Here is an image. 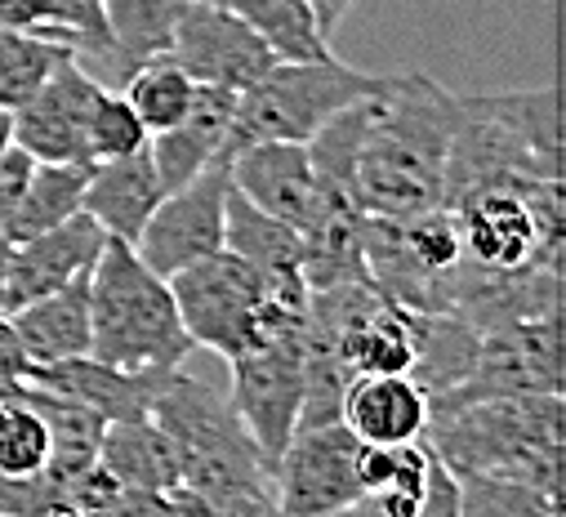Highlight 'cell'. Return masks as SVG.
I'll return each instance as SVG.
<instances>
[{"mask_svg":"<svg viewBox=\"0 0 566 517\" xmlns=\"http://www.w3.org/2000/svg\"><path fill=\"white\" fill-rule=\"evenodd\" d=\"M460 94L433 76H388L370 98L353 161V201L361 214H419L447 197V157Z\"/></svg>","mask_w":566,"mask_h":517,"instance_id":"cell-1","label":"cell"},{"mask_svg":"<svg viewBox=\"0 0 566 517\" xmlns=\"http://www.w3.org/2000/svg\"><path fill=\"white\" fill-rule=\"evenodd\" d=\"M148 415L170 437L179 486L197 495L201 513H276L272 464L241 424L228 398V379L192 374L184 361L166 374Z\"/></svg>","mask_w":566,"mask_h":517,"instance_id":"cell-2","label":"cell"},{"mask_svg":"<svg viewBox=\"0 0 566 517\" xmlns=\"http://www.w3.org/2000/svg\"><path fill=\"white\" fill-rule=\"evenodd\" d=\"M423 442L455 477H509L562 495V393H509L429 407Z\"/></svg>","mask_w":566,"mask_h":517,"instance_id":"cell-3","label":"cell"},{"mask_svg":"<svg viewBox=\"0 0 566 517\" xmlns=\"http://www.w3.org/2000/svg\"><path fill=\"white\" fill-rule=\"evenodd\" d=\"M166 282L188 339L219 361H232L259 339L308 321L304 273H259L232 250H214Z\"/></svg>","mask_w":566,"mask_h":517,"instance_id":"cell-4","label":"cell"},{"mask_svg":"<svg viewBox=\"0 0 566 517\" xmlns=\"http://www.w3.org/2000/svg\"><path fill=\"white\" fill-rule=\"evenodd\" d=\"M460 219L464 241V277L469 282H509L562 273V236H566V201L562 179H491L464 188L447 201ZM455 291V299H460Z\"/></svg>","mask_w":566,"mask_h":517,"instance_id":"cell-5","label":"cell"},{"mask_svg":"<svg viewBox=\"0 0 566 517\" xmlns=\"http://www.w3.org/2000/svg\"><path fill=\"white\" fill-rule=\"evenodd\" d=\"M197 352L170 282L107 236L90 268V357L120 370H175Z\"/></svg>","mask_w":566,"mask_h":517,"instance_id":"cell-6","label":"cell"},{"mask_svg":"<svg viewBox=\"0 0 566 517\" xmlns=\"http://www.w3.org/2000/svg\"><path fill=\"white\" fill-rule=\"evenodd\" d=\"M562 179L557 148V94L553 89H504L460 94V116L447 157V197L491 179Z\"/></svg>","mask_w":566,"mask_h":517,"instance_id":"cell-7","label":"cell"},{"mask_svg":"<svg viewBox=\"0 0 566 517\" xmlns=\"http://www.w3.org/2000/svg\"><path fill=\"white\" fill-rule=\"evenodd\" d=\"M388 76L361 72L331 59H308V63H272L250 89L237 94V116H232V144H263V139H291L308 144L317 129L339 116L344 107L370 98L384 89Z\"/></svg>","mask_w":566,"mask_h":517,"instance_id":"cell-8","label":"cell"},{"mask_svg":"<svg viewBox=\"0 0 566 517\" xmlns=\"http://www.w3.org/2000/svg\"><path fill=\"white\" fill-rule=\"evenodd\" d=\"M304 330L308 321L276 330L254 348H245L241 357L223 361L228 398L268 464H276L281 446L291 442L304 411Z\"/></svg>","mask_w":566,"mask_h":517,"instance_id":"cell-9","label":"cell"},{"mask_svg":"<svg viewBox=\"0 0 566 517\" xmlns=\"http://www.w3.org/2000/svg\"><path fill=\"white\" fill-rule=\"evenodd\" d=\"M562 308L517 317L504 326H491L478 335V352L469 366V379L442 402L464 398H509V393H562Z\"/></svg>","mask_w":566,"mask_h":517,"instance_id":"cell-10","label":"cell"},{"mask_svg":"<svg viewBox=\"0 0 566 517\" xmlns=\"http://www.w3.org/2000/svg\"><path fill=\"white\" fill-rule=\"evenodd\" d=\"M357 451H361V442L339 420L295 429L272 464L276 513H286V517L353 513L361 499Z\"/></svg>","mask_w":566,"mask_h":517,"instance_id":"cell-11","label":"cell"},{"mask_svg":"<svg viewBox=\"0 0 566 517\" xmlns=\"http://www.w3.org/2000/svg\"><path fill=\"white\" fill-rule=\"evenodd\" d=\"M228 157H214L197 179L166 192L148 223L134 236V254L161 277L197 264V258L223 250V201H228Z\"/></svg>","mask_w":566,"mask_h":517,"instance_id":"cell-12","label":"cell"},{"mask_svg":"<svg viewBox=\"0 0 566 517\" xmlns=\"http://www.w3.org/2000/svg\"><path fill=\"white\" fill-rule=\"evenodd\" d=\"M192 81L201 85H223V89H250L272 63L276 54L263 45V36L232 14L223 0H197L184 14L170 50H166Z\"/></svg>","mask_w":566,"mask_h":517,"instance_id":"cell-13","label":"cell"},{"mask_svg":"<svg viewBox=\"0 0 566 517\" xmlns=\"http://www.w3.org/2000/svg\"><path fill=\"white\" fill-rule=\"evenodd\" d=\"M107 85L94 81L76 54L67 50L54 72L41 81V89L14 107V144L23 152H32L36 161H85V129H90V112L98 103Z\"/></svg>","mask_w":566,"mask_h":517,"instance_id":"cell-14","label":"cell"},{"mask_svg":"<svg viewBox=\"0 0 566 517\" xmlns=\"http://www.w3.org/2000/svg\"><path fill=\"white\" fill-rule=\"evenodd\" d=\"M228 179L245 201H254L259 210H268L276 219H286L300 232H308L322 210V188H317L308 144L263 139V144L232 148Z\"/></svg>","mask_w":566,"mask_h":517,"instance_id":"cell-15","label":"cell"},{"mask_svg":"<svg viewBox=\"0 0 566 517\" xmlns=\"http://www.w3.org/2000/svg\"><path fill=\"white\" fill-rule=\"evenodd\" d=\"M103 241H107V232L85 210L45 232L10 241V308L41 299L50 291H63L72 282H85Z\"/></svg>","mask_w":566,"mask_h":517,"instance_id":"cell-16","label":"cell"},{"mask_svg":"<svg viewBox=\"0 0 566 517\" xmlns=\"http://www.w3.org/2000/svg\"><path fill=\"white\" fill-rule=\"evenodd\" d=\"M232 116H237V89H223V85H201L192 89V103L188 112L148 135V152H153V166L166 183V192L184 188L188 179H197L214 157L232 152Z\"/></svg>","mask_w":566,"mask_h":517,"instance_id":"cell-17","label":"cell"},{"mask_svg":"<svg viewBox=\"0 0 566 517\" xmlns=\"http://www.w3.org/2000/svg\"><path fill=\"white\" fill-rule=\"evenodd\" d=\"M170 370H120V366H107L90 352L81 357H67V361H45V366H32L28 379L32 383H45L63 398H76L81 407L98 411L103 420H138L153 411V398L161 393Z\"/></svg>","mask_w":566,"mask_h":517,"instance_id":"cell-18","label":"cell"},{"mask_svg":"<svg viewBox=\"0 0 566 517\" xmlns=\"http://www.w3.org/2000/svg\"><path fill=\"white\" fill-rule=\"evenodd\" d=\"M339 424L357 442H379V446L419 442L423 429H429V393L410 374H392V370L353 374L339 398Z\"/></svg>","mask_w":566,"mask_h":517,"instance_id":"cell-19","label":"cell"},{"mask_svg":"<svg viewBox=\"0 0 566 517\" xmlns=\"http://www.w3.org/2000/svg\"><path fill=\"white\" fill-rule=\"evenodd\" d=\"M166 197V183L153 166V152L148 144L129 152V157H112V161H94L90 166V179H85V197H81V210L116 241H129L138 236V228L148 223V214L157 210V201Z\"/></svg>","mask_w":566,"mask_h":517,"instance_id":"cell-20","label":"cell"},{"mask_svg":"<svg viewBox=\"0 0 566 517\" xmlns=\"http://www.w3.org/2000/svg\"><path fill=\"white\" fill-rule=\"evenodd\" d=\"M10 326L28 348L32 366L90 352V277L10 308Z\"/></svg>","mask_w":566,"mask_h":517,"instance_id":"cell-21","label":"cell"},{"mask_svg":"<svg viewBox=\"0 0 566 517\" xmlns=\"http://www.w3.org/2000/svg\"><path fill=\"white\" fill-rule=\"evenodd\" d=\"M429 442H361L357 451V477L361 499L353 513H379V517H419L423 477H429Z\"/></svg>","mask_w":566,"mask_h":517,"instance_id":"cell-22","label":"cell"},{"mask_svg":"<svg viewBox=\"0 0 566 517\" xmlns=\"http://www.w3.org/2000/svg\"><path fill=\"white\" fill-rule=\"evenodd\" d=\"M98 464L125 486V490H148L170 495L179 486V460L170 437L157 429L153 415L138 420H107L98 442Z\"/></svg>","mask_w":566,"mask_h":517,"instance_id":"cell-23","label":"cell"},{"mask_svg":"<svg viewBox=\"0 0 566 517\" xmlns=\"http://www.w3.org/2000/svg\"><path fill=\"white\" fill-rule=\"evenodd\" d=\"M14 398L28 402L41 415L45 433H50V464H45V473L67 482V477H76L81 468H90L98 460V442H103V429H107V420L98 411L81 407L76 398L54 393V388H45V383H32V379H23L14 388Z\"/></svg>","mask_w":566,"mask_h":517,"instance_id":"cell-24","label":"cell"},{"mask_svg":"<svg viewBox=\"0 0 566 517\" xmlns=\"http://www.w3.org/2000/svg\"><path fill=\"white\" fill-rule=\"evenodd\" d=\"M223 250L254 264L259 273H304V232L291 228L286 219L259 210L237 188H228V201H223Z\"/></svg>","mask_w":566,"mask_h":517,"instance_id":"cell-25","label":"cell"},{"mask_svg":"<svg viewBox=\"0 0 566 517\" xmlns=\"http://www.w3.org/2000/svg\"><path fill=\"white\" fill-rule=\"evenodd\" d=\"M85 179L90 166L85 161H36L28 175V188L10 214V223L0 228L6 241H23L32 232H45L72 214H81V197H85Z\"/></svg>","mask_w":566,"mask_h":517,"instance_id":"cell-26","label":"cell"},{"mask_svg":"<svg viewBox=\"0 0 566 517\" xmlns=\"http://www.w3.org/2000/svg\"><path fill=\"white\" fill-rule=\"evenodd\" d=\"M223 6L241 14L281 63H308L335 54L308 0H223Z\"/></svg>","mask_w":566,"mask_h":517,"instance_id":"cell-27","label":"cell"},{"mask_svg":"<svg viewBox=\"0 0 566 517\" xmlns=\"http://www.w3.org/2000/svg\"><path fill=\"white\" fill-rule=\"evenodd\" d=\"M197 0H103V19L116 50L129 63H144L170 50L184 14Z\"/></svg>","mask_w":566,"mask_h":517,"instance_id":"cell-28","label":"cell"},{"mask_svg":"<svg viewBox=\"0 0 566 517\" xmlns=\"http://www.w3.org/2000/svg\"><path fill=\"white\" fill-rule=\"evenodd\" d=\"M192 89H197V81H192L170 54H157V59L134 63V72H129L125 85H120L125 103L134 107L138 120H144L148 135H157V129L175 125V120L188 112Z\"/></svg>","mask_w":566,"mask_h":517,"instance_id":"cell-29","label":"cell"},{"mask_svg":"<svg viewBox=\"0 0 566 517\" xmlns=\"http://www.w3.org/2000/svg\"><path fill=\"white\" fill-rule=\"evenodd\" d=\"M67 50H72L67 41L45 36V32L0 28V107L14 112L19 103H28Z\"/></svg>","mask_w":566,"mask_h":517,"instance_id":"cell-30","label":"cell"},{"mask_svg":"<svg viewBox=\"0 0 566 517\" xmlns=\"http://www.w3.org/2000/svg\"><path fill=\"white\" fill-rule=\"evenodd\" d=\"M460 517H557L562 495L509 477H455Z\"/></svg>","mask_w":566,"mask_h":517,"instance_id":"cell-31","label":"cell"},{"mask_svg":"<svg viewBox=\"0 0 566 517\" xmlns=\"http://www.w3.org/2000/svg\"><path fill=\"white\" fill-rule=\"evenodd\" d=\"M50 464V433L41 415L14 393L0 398V477H32Z\"/></svg>","mask_w":566,"mask_h":517,"instance_id":"cell-32","label":"cell"},{"mask_svg":"<svg viewBox=\"0 0 566 517\" xmlns=\"http://www.w3.org/2000/svg\"><path fill=\"white\" fill-rule=\"evenodd\" d=\"M148 144V129L144 120L134 116V107L125 103L120 89H103L94 112H90V129H85V152L90 166L94 161H112V157H129Z\"/></svg>","mask_w":566,"mask_h":517,"instance_id":"cell-33","label":"cell"},{"mask_svg":"<svg viewBox=\"0 0 566 517\" xmlns=\"http://www.w3.org/2000/svg\"><path fill=\"white\" fill-rule=\"evenodd\" d=\"M429 451H433V446H429ZM419 517H460V482H455V473L438 460V451L429 455V477H423Z\"/></svg>","mask_w":566,"mask_h":517,"instance_id":"cell-34","label":"cell"},{"mask_svg":"<svg viewBox=\"0 0 566 517\" xmlns=\"http://www.w3.org/2000/svg\"><path fill=\"white\" fill-rule=\"evenodd\" d=\"M32 166H36V157L23 152L19 144H10L6 152H0V228L10 223V214H14V205H19L23 188H28Z\"/></svg>","mask_w":566,"mask_h":517,"instance_id":"cell-35","label":"cell"},{"mask_svg":"<svg viewBox=\"0 0 566 517\" xmlns=\"http://www.w3.org/2000/svg\"><path fill=\"white\" fill-rule=\"evenodd\" d=\"M28 370H32V357L19 344V335L10 326V313H0V398L14 393V388L28 379Z\"/></svg>","mask_w":566,"mask_h":517,"instance_id":"cell-36","label":"cell"},{"mask_svg":"<svg viewBox=\"0 0 566 517\" xmlns=\"http://www.w3.org/2000/svg\"><path fill=\"white\" fill-rule=\"evenodd\" d=\"M313 6V14H317V23H322V32L326 36H335V28L348 19V10H353V0H308Z\"/></svg>","mask_w":566,"mask_h":517,"instance_id":"cell-37","label":"cell"},{"mask_svg":"<svg viewBox=\"0 0 566 517\" xmlns=\"http://www.w3.org/2000/svg\"><path fill=\"white\" fill-rule=\"evenodd\" d=\"M0 313H10V241L0 236Z\"/></svg>","mask_w":566,"mask_h":517,"instance_id":"cell-38","label":"cell"},{"mask_svg":"<svg viewBox=\"0 0 566 517\" xmlns=\"http://www.w3.org/2000/svg\"><path fill=\"white\" fill-rule=\"evenodd\" d=\"M10 144H14V112L0 107V152H6Z\"/></svg>","mask_w":566,"mask_h":517,"instance_id":"cell-39","label":"cell"}]
</instances>
